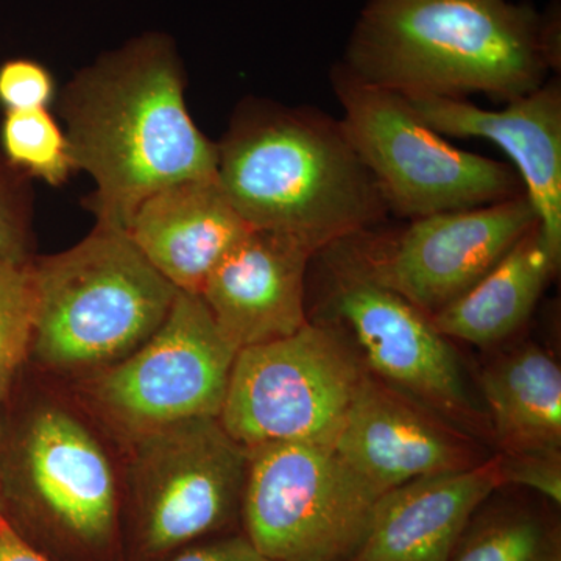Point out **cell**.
Wrapping results in <instances>:
<instances>
[{"label": "cell", "mask_w": 561, "mask_h": 561, "mask_svg": "<svg viewBox=\"0 0 561 561\" xmlns=\"http://www.w3.org/2000/svg\"><path fill=\"white\" fill-rule=\"evenodd\" d=\"M184 87L175 41L149 32L102 54L57 95L73 164L95 184L87 202L98 225L125 231L154 192L216 179L217 142L192 119Z\"/></svg>", "instance_id": "1"}, {"label": "cell", "mask_w": 561, "mask_h": 561, "mask_svg": "<svg viewBox=\"0 0 561 561\" xmlns=\"http://www.w3.org/2000/svg\"><path fill=\"white\" fill-rule=\"evenodd\" d=\"M559 27L512 0H368L337 66L402 95L507 103L559 68Z\"/></svg>", "instance_id": "2"}, {"label": "cell", "mask_w": 561, "mask_h": 561, "mask_svg": "<svg viewBox=\"0 0 561 561\" xmlns=\"http://www.w3.org/2000/svg\"><path fill=\"white\" fill-rule=\"evenodd\" d=\"M217 181L249 227L295 236L319 253L389 213L341 121L273 102L236 111L217 142Z\"/></svg>", "instance_id": "3"}, {"label": "cell", "mask_w": 561, "mask_h": 561, "mask_svg": "<svg viewBox=\"0 0 561 561\" xmlns=\"http://www.w3.org/2000/svg\"><path fill=\"white\" fill-rule=\"evenodd\" d=\"M32 348L57 370L122 360L161 327L179 289L121 228L95 225L72 249L32 261Z\"/></svg>", "instance_id": "4"}, {"label": "cell", "mask_w": 561, "mask_h": 561, "mask_svg": "<svg viewBox=\"0 0 561 561\" xmlns=\"http://www.w3.org/2000/svg\"><path fill=\"white\" fill-rule=\"evenodd\" d=\"M331 80L343 131L378 183L389 213L413 220L524 192L515 169L457 149L400 92L360 83L339 66Z\"/></svg>", "instance_id": "5"}, {"label": "cell", "mask_w": 561, "mask_h": 561, "mask_svg": "<svg viewBox=\"0 0 561 561\" xmlns=\"http://www.w3.org/2000/svg\"><path fill=\"white\" fill-rule=\"evenodd\" d=\"M365 371L337 327L308 321L289 337L239 351L219 421L247 449L332 446Z\"/></svg>", "instance_id": "6"}, {"label": "cell", "mask_w": 561, "mask_h": 561, "mask_svg": "<svg viewBox=\"0 0 561 561\" xmlns=\"http://www.w3.org/2000/svg\"><path fill=\"white\" fill-rule=\"evenodd\" d=\"M247 537L275 561H346L381 497L332 446L267 443L247 449Z\"/></svg>", "instance_id": "7"}, {"label": "cell", "mask_w": 561, "mask_h": 561, "mask_svg": "<svg viewBox=\"0 0 561 561\" xmlns=\"http://www.w3.org/2000/svg\"><path fill=\"white\" fill-rule=\"evenodd\" d=\"M353 238L330 245L328 302L356 339L367 370L472 437L491 438L489 416L472 400L448 339L426 312L368 272Z\"/></svg>", "instance_id": "8"}, {"label": "cell", "mask_w": 561, "mask_h": 561, "mask_svg": "<svg viewBox=\"0 0 561 561\" xmlns=\"http://www.w3.org/2000/svg\"><path fill=\"white\" fill-rule=\"evenodd\" d=\"M133 437L140 538L151 556L220 530L241 511L249 451L219 419L175 421Z\"/></svg>", "instance_id": "9"}, {"label": "cell", "mask_w": 561, "mask_h": 561, "mask_svg": "<svg viewBox=\"0 0 561 561\" xmlns=\"http://www.w3.org/2000/svg\"><path fill=\"white\" fill-rule=\"evenodd\" d=\"M239 351L201 295L179 290L149 341L94 382L102 411L131 435L191 419H219Z\"/></svg>", "instance_id": "10"}, {"label": "cell", "mask_w": 561, "mask_h": 561, "mask_svg": "<svg viewBox=\"0 0 561 561\" xmlns=\"http://www.w3.org/2000/svg\"><path fill=\"white\" fill-rule=\"evenodd\" d=\"M537 224L522 192L478 208L413 219L382 247L354 245L379 283L432 317L476 286Z\"/></svg>", "instance_id": "11"}, {"label": "cell", "mask_w": 561, "mask_h": 561, "mask_svg": "<svg viewBox=\"0 0 561 561\" xmlns=\"http://www.w3.org/2000/svg\"><path fill=\"white\" fill-rule=\"evenodd\" d=\"M332 448L381 494L485 460L478 438L368 370Z\"/></svg>", "instance_id": "12"}, {"label": "cell", "mask_w": 561, "mask_h": 561, "mask_svg": "<svg viewBox=\"0 0 561 561\" xmlns=\"http://www.w3.org/2000/svg\"><path fill=\"white\" fill-rule=\"evenodd\" d=\"M413 111L442 136L478 138L500 147L534 206L538 238L552 267L561 261V87L548 80L537 90L483 110L468 99L405 95Z\"/></svg>", "instance_id": "13"}, {"label": "cell", "mask_w": 561, "mask_h": 561, "mask_svg": "<svg viewBox=\"0 0 561 561\" xmlns=\"http://www.w3.org/2000/svg\"><path fill=\"white\" fill-rule=\"evenodd\" d=\"M317 254L295 236L254 228L225 254L201 297L236 350L289 337L308 323L306 273Z\"/></svg>", "instance_id": "14"}, {"label": "cell", "mask_w": 561, "mask_h": 561, "mask_svg": "<svg viewBox=\"0 0 561 561\" xmlns=\"http://www.w3.org/2000/svg\"><path fill=\"white\" fill-rule=\"evenodd\" d=\"M22 468L47 518L73 540L103 546L116 527L117 490L108 457L80 421L60 409L32 420Z\"/></svg>", "instance_id": "15"}, {"label": "cell", "mask_w": 561, "mask_h": 561, "mask_svg": "<svg viewBox=\"0 0 561 561\" xmlns=\"http://www.w3.org/2000/svg\"><path fill=\"white\" fill-rule=\"evenodd\" d=\"M504 486L497 456L381 494L359 548L346 561H449L472 516Z\"/></svg>", "instance_id": "16"}, {"label": "cell", "mask_w": 561, "mask_h": 561, "mask_svg": "<svg viewBox=\"0 0 561 561\" xmlns=\"http://www.w3.org/2000/svg\"><path fill=\"white\" fill-rule=\"evenodd\" d=\"M251 230L216 179L181 181L146 198L125 227L173 287L201 295L206 279Z\"/></svg>", "instance_id": "17"}, {"label": "cell", "mask_w": 561, "mask_h": 561, "mask_svg": "<svg viewBox=\"0 0 561 561\" xmlns=\"http://www.w3.org/2000/svg\"><path fill=\"white\" fill-rule=\"evenodd\" d=\"M481 391L501 454H561V370L548 351L527 343L491 362Z\"/></svg>", "instance_id": "18"}, {"label": "cell", "mask_w": 561, "mask_h": 561, "mask_svg": "<svg viewBox=\"0 0 561 561\" xmlns=\"http://www.w3.org/2000/svg\"><path fill=\"white\" fill-rule=\"evenodd\" d=\"M538 238V224L476 286L431 317L446 339L497 345L529 320L556 275Z\"/></svg>", "instance_id": "19"}, {"label": "cell", "mask_w": 561, "mask_h": 561, "mask_svg": "<svg viewBox=\"0 0 561 561\" xmlns=\"http://www.w3.org/2000/svg\"><path fill=\"white\" fill-rule=\"evenodd\" d=\"M449 561H561L559 527L534 512L489 513L468 526Z\"/></svg>", "instance_id": "20"}, {"label": "cell", "mask_w": 561, "mask_h": 561, "mask_svg": "<svg viewBox=\"0 0 561 561\" xmlns=\"http://www.w3.org/2000/svg\"><path fill=\"white\" fill-rule=\"evenodd\" d=\"M0 151L18 171L50 186L77 171L65 130L47 108L5 111Z\"/></svg>", "instance_id": "21"}, {"label": "cell", "mask_w": 561, "mask_h": 561, "mask_svg": "<svg viewBox=\"0 0 561 561\" xmlns=\"http://www.w3.org/2000/svg\"><path fill=\"white\" fill-rule=\"evenodd\" d=\"M32 339V261H0V405Z\"/></svg>", "instance_id": "22"}, {"label": "cell", "mask_w": 561, "mask_h": 561, "mask_svg": "<svg viewBox=\"0 0 561 561\" xmlns=\"http://www.w3.org/2000/svg\"><path fill=\"white\" fill-rule=\"evenodd\" d=\"M32 217V179L0 151V261H31Z\"/></svg>", "instance_id": "23"}, {"label": "cell", "mask_w": 561, "mask_h": 561, "mask_svg": "<svg viewBox=\"0 0 561 561\" xmlns=\"http://www.w3.org/2000/svg\"><path fill=\"white\" fill-rule=\"evenodd\" d=\"M55 99L57 84L43 62L13 58L0 65V105L3 110L47 108Z\"/></svg>", "instance_id": "24"}, {"label": "cell", "mask_w": 561, "mask_h": 561, "mask_svg": "<svg viewBox=\"0 0 561 561\" xmlns=\"http://www.w3.org/2000/svg\"><path fill=\"white\" fill-rule=\"evenodd\" d=\"M504 485L526 486L561 502V454H496Z\"/></svg>", "instance_id": "25"}, {"label": "cell", "mask_w": 561, "mask_h": 561, "mask_svg": "<svg viewBox=\"0 0 561 561\" xmlns=\"http://www.w3.org/2000/svg\"><path fill=\"white\" fill-rule=\"evenodd\" d=\"M172 561H275L254 548L249 537H231L198 546Z\"/></svg>", "instance_id": "26"}, {"label": "cell", "mask_w": 561, "mask_h": 561, "mask_svg": "<svg viewBox=\"0 0 561 561\" xmlns=\"http://www.w3.org/2000/svg\"><path fill=\"white\" fill-rule=\"evenodd\" d=\"M0 561H47L31 548L5 518L0 522Z\"/></svg>", "instance_id": "27"}, {"label": "cell", "mask_w": 561, "mask_h": 561, "mask_svg": "<svg viewBox=\"0 0 561 561\" xmlns=\"http://www.w3.org/2000/svg\"><path fill=\"white\" fill-rule=\"evenodd\" d=\"M3 519V513H2V502H0V522Z\"/></svg>", "instance_id": "28"}]
</instances>
